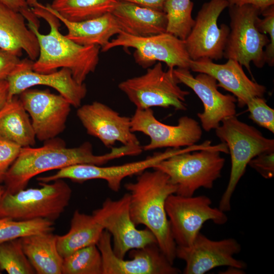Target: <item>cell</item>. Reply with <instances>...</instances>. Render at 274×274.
<instances>
[{
	"label": "cell",
	"instance_id": "1",
	"mask_svg": "<svg viewBox=\"0 0 274 274\" xmlns=\"http://www.w3.org/2000/svg\"><path fill=\"white\" fill-rule=\"evenodd\" d=\"M21 14L27 20L28 28L36 35L39 45V54L33 62V70L50 73L58 68H66L78 83L83 84L96 68L100 47L80 45L62 35L59 30L60 21L39 3Z\"/></svg>",
	"mask_w": 274,
	"mask_h": 274
},
{
	"label": "cell",
	"instance_id": "2",
	"mask_svg": "<svg viewBox=\"0 0 274 274\" xmlns=\"http://www.w3.org/2000/svg\"><path fill=\"white\" fill-rule=\"evenodd\" d=\"M135 153L134 146L122 145L97 155L88 142L77 147L67 148L62 140L56 137L45 141L40 147L21 148L5 176V192L12 194L25 189L33 177L45 172L79 164L102 165L114 159L134 156Z\"/></svg>",
	"mask_w": 274,
	"mask_h": 274
},
{
	"label": "cell",
	"instance_id": "3",
	"mask_svg": "<svg viewBox=\"0 0 274 274\" xmlns=\"http://www.w3.org/2000/svg\"><path fill=\"white\" fill-rule=\"evenodd\" d=\"M130 196L129 212L136 225H144L154 235L161 252L174 264L177 245L172 236L165 211L168 197L177 188L163 172L145 170L134 182L124 185Z\"/></svg>",
	"mask_w": 274,
	"mask_h": 274
},
{
	"label": "cell",
	"instance_id": "4",
	"mask_svg": "<svg viewBox=\"0 0 274 274\" xmlns=\"http://www.w3.org/2000/svg\"><path fill=\"white\" fill-rule=\"evenodd\" d=\"M221 153H228L225 143L174 154L152 168L168 176L177 188L175 194L191 196L200 188H212L215 181L220 178L225 161Z\"/></svg>",
	"mask_w": 274,
	"mask_h": 274
},
{
	"label": "cell",
	"instance_id": "5",
	"mask_svg": "<svg viewBox=\"0 0 274 274\" xmlns=\"http://www.w3.org/2000/svg\"><path fill=\"white\" fill-rule=\"evenodd\" d=\"M215 132L220 141L226 144L231 158L228 183L218 207L226 212L231 209L233 193L249 162L262 153L273 151L274 140L265 138L254 126L240 121L235 115L222 120Z\"/></svg>",
	"mask_w": 274,
	"mask_h": 274
},
{
	"label": "cell",
	"instance_id": "6",
	"mask_svg": "<svg viewBox=\"0 0 274 274\" xmlns=\"http://www.w3.org/2000/svg\"><path fill=\"white\" fill-rule=\"evenodd\" d=\"M38 188L4 192L0 200V218L25 221L43 219L54 222L68 206L72 196L70 186L58 179L51 183L39 182Z\"/></svg>",
	"mask_w": 274,
	"mask_h": 274
},
{
	"label": "cell",
	"instance_id": "7",
	"mask_svg": "<svg viewBox=\"0 0 274 274\" xmlns=\"http://www.w3.org/2000/svg\"><path fill=\"white\" fill-rule=\"evenodd\" d=\"M179 83L174 69L165 71L158 62L144 74L123 81L118 87L136 109L173 107L183 111L187 110L186 96L190 92L182 89Z\"/></svg>",
	"mask_w": 274,
	"mask_h": 274
},
{
	"label": "cell",
	"instance_id": "8",
	"mask_svg": "<svg viewBox=\"0 0 274 274\" xmlns=\"http://www.w3.org/2000/svg\"><path fill=\"white\" fill-rule=\"evenodd\" d=\"M228 8L230 31L223 57L236 60L251 75V62L258 68L265 65L264 48L270 42L266 34L260 32L256 26L261 12L250 5Z\"/></svg>",
	"mask_w": 274,
	"mask_h": 274
},
{
	"label": "cell",
	"instance_id": "9",
	"mask_svg": "<svg viewBox=\"0 0 274 274\" xmlns=\"http://www.w3.org/2000/svg\"><path fill=\"white\" fill-rule=\"evenodd\" d=\"M211 204L212 200L205 195L184 196L174 193L168 197L165 211L177 246H191L207 221L218 225L227 222L225 212Z\"/></svg>",
	"mask_w": 274,
	"mask_h": 274
},
{
	"label": "cell",
	"instance_id": "10",
	"mask_svg": "<svg viewBox=\"0 0 274 274\" xmlns=\"http://www.w3.org/2000/svg\"><path fill=\"white\" fill-rule=\"evenodd\" d=\"M117 47L133 48L135 62L143 68L152 66L156 61L165 63L168 68L190 70L191 58L184 41L166 32L147 37L134 36L121 31L110 40L102 52Z\"/></svg>",
	"mask_w": 274,
	"mask_h": 274
},
{
	"label": "cell",
	"instance_id": "11",
	"mask_svg": "<svg viewBox=\"0 0 274 274\" xmlns=\"http://www.w3.org/2000/svg\"><path fill=\"white\" fill-rule=\"evenodd\" d=\"M129 199V193L115 200L108 198L92 214L96 221L110 234L113 252L120 258H124L131 250L157 243L155 237L148 228L138 229L136 227L130 214Z\"/></svg>",
	"mask_w": 274,
	"mask_h": 274
},
{
	"label": "cell",
	"instance_id": "12",
	"mask_svg": "<svg viewBox=\"0 0 274 274\" xmlns=\"http://www.w3.org/2000/svg\"><path fill=\"white\" fill-rule=\"evenodd\" d=\"M227 0H210L198 12L194 24L184 41L191 60L209 58L218 60L223 57L230 28L217 21L221 13L228 8Z\"/></svg>",
	"mask_w": 274,
	"mask_h": 274
},
{
	"label": "cell",
	"instance_id": "13",
	"mask_svg": "<svg viewBox=\"0 0 274 274\" xmlns=\"http://www.w3.org/2000/svg\"><path fill=\"white\" fill-rule=\"evenodd\" d=\"M131 130L150 138L145 151L159 148H180L195 145L201 139L202 131L197 121L187 116L178 120L176 125L164 124L158 120L151 108L136 109L131 118Z\"/></svg>",
	"mask_w": 274,
	"mask_h": 274
},
{
	"label": "cell",
	"instance_id": "14",
	"mask_svg": "<svg viewBox=\"0 0 274 274\" xmlns=\"http://www.w3.org/2000/svg\"><path fill=\"white\" fill-rule=\"evenodd\" d=\"M96 246L102 260V274H177L180 270L174 267L157 243L129 251V259L117 257L114 253L111 236L106 230L102 232Z\"/></svg>",
	"mask_w": 274,
	"mask_h": 274
},
{
	"label": "cell",
	"instance_id": "15",
	"mask_svg": "<svg viewBox=\"0 0 274 274\" xmlns=\"http://www.w3.org/2000/svg\"><path fill=\"white\" fill-rule=\"evenodd\" d=\"M185 150V148H169L164 152L156 153L144 160L120 165L101 166L90 164L71 165L58 169L52 175L38 177L37 180L39 182L49 183L58 179H68L81 183L90 180L101 179L107 182L111 190L118 192L124 178L152 168L164 159Z\"/></svg>",
	"mask_w": 274,
	"mask_h": 274
},
{
	"label": "cell",
	"instance_id": "16",
	"mask_svg": "<svg viewBox=\"0 0 274 274\" xmlns=\"http://www.w3.org/2000/svg\"><path fill=\"white\" fill-rule=\"evenodd\" d=\"M241 249L234 238L214 241L199 232L191 246H177L176 254L185 262L183 273L204 274L222 266L245 268L246 263L234 257Z\"/></svg>",
	"mask_w": 274,
	"mask_h": 274
},
{
	"label": "cell",
	"instance_id": "17",
	"mask_svg": "<svg viewBox=\"0 0 274 274\" xmlns=\"http://www.w3.org/2000/svg\"><path fill=\"white\" fill-rule=\"evenodd\" d=\"M19 95V99L31 117L38 140L45 142L64 131L72 106L65 98L49 90L29 88Z\"/></svg>",
	"mask_w": 274,
	"mask_h": 274
},
{
	"label": "cell",
	"instance_id": "18",
	"mask_svg": "<svg viewBox=\"0 0 274 274\" xmlns=\"http://www.w3.org/2000/svg\"><path fill=\"white\" fill-rule=\"evenodd\" d=\"M33 61L24 59L18 63L8 77V100L24 90L36 85H45L57 90L75 107L81 106L87 94L86 85L78 83L66 68L50 73H41L33 70Z\"/></svg>",
	"mask_w": 274,
	"mask_h": 274
},
{
	"label": "cell",
	"instance_id": "19",
	"mask_svg": "<svg viewBox=\"0 0 274 274\" xmlns=\"http://www.w3.org/2000/svg\"><path fill=\"white\" fill-rule=\"evenodd\" d=\"M174 73L180 83L190 88L201 100L203 111L197 115L204 130L215 129L224 118L236 115V97L221 93L212 76L199 73L194 77L190 70L181 68H174Z\"/></svg>",
	"mask_w": 274,
	"mask_h": 274
},
{
	"label": "cell",
	"instance_id": "20",
	"mask_svg": "<svg viewBox=\"0 0 274 274\" xmlns=\"http://www.w3.org/2000/svg\"><path fill=\"white\" fill-rule=\"evenodd\" d=\"M77 115L87 133L98 139L107 147L116 142L123 146L140 145L131 130V118L121 116L102 102L95 101L80 106Z\"/></svg>",
	"mask_w": 274,
	"mask_h": 274
},
{
	"label": "cell",
	"instance_id": "21",
	"mask_svg": "<svg viewBox=\"0 0 274 274\" xmlns=\"http://www.w3.org/2000/svg\"><path fill=\"white\" fill-rule=\"evenodd\" d=\"M237 61L228 59L223 64H217L209 58L191 60L190 70L212 76L219 83L218 87L231 92L238 107H243L253 97H263L266 87L250 79Z\"/></svg>",
	"mask_w": 274,
	"mask_h": 274
},
{
	"label": "cell",
	"instance_id": "22",
	"mask_svg": "<svg viewBox=\"0 0 274 274\" xmlns=\"http://www.w3.org/2000/svg\"><path fill=\"white\" fill-rule=\"evenodd\" d=\"M25 17L19 11L0 0V49L21 56L24 51L29 59H37L39 45L33 32L26 26Z\"/></svg>",
	"mask_w": 274,
	"mask_h": 274
},
{
	"label": "cell",
	"instance_id": "23",
	"mask_svg": "<svg viewBox=\"0 0 274 274\" xmlns=\"http://www.w3.org/2000/svg\"><path fill=\"white\" fill-rule=\"evenodd\" d=\"M112 13L121 31L129 35L147 37L166 32L163 11L118 1Z\"/></svg>",
	"mask_w": 274,
	"mask_h": 274
},
{
	"label": "cell",
	"instance_id": "24",
	"mask_svg": "<svg viewBox=\"0 0 274 274\" xmlns=\"http://www.w3.org/2000/svg\"><path fill=\"white\" fill-rule=\"evenodd\" d=\"M46 8L62 22L67 29L65 35L76 43L82 46L107 45L110 39L121 32V29L112 13L79 22L68 21L53 11L49 5Z\"/></svg>",
	"mask_w": 274,
	"mask_h": 274
},
{
	"label": "cell",
	"instance_id": "25",
	"mask_svg": "<svg viewBox=\"0 0 274 274\" xmlns=\"http://www.w3.org/2000/svg\"><path fill=\"white\" fill-rule=\"evenodd\" d=\"M57 235L44 232L20 238L23 251L38 274H62L63 258L57 248Z\"/></svg>",
	"mask_w": 274,
	"mask_h": 274
},
{
	"label": "cell",
	"instance_id": "26",
	"mask_svg": "<svg viewBox=\"0 0 274 274\" xmlns=\"http://www.w3.org/2000/svg\"><path fill=\"white\" fill-rule=\"evenodd\" d=\"M0 138L22 148L32 147L36 144V137L29 115L17 95L8 100L0 110Z\"/></svg>",
	"mask_w": 274,
	"mask_h": 274
},
{
	"label": "cell",
	"instance_id": "27",
	"mask_svg": "<svg viewBox=\"0 0 274 274\" xmlns=\"http://www.w3.org/2000/svg\"><path fill=\"white\" fill-rule=\"evenodd\" d=\"M104 230L92 215L76 210L68 232L56 236L58 252L63 258L81 248L96 244Z\"/></svg>",
	"mask_w": 274,
	"mask_h": 274
},
{
	"label": "cell",
	"instance_id": "28",
	"mask_svg": "<svg viewBox=\"0 0 274 274\" xmlns=\"http://www.w3.org/2000/svg\"><path fill=\"white\" fill-rule=\"evenodd\" d=\"M117 0H54L51 9L62 18L79 22L112 13Z\"/></svg>",
	"mask_w": 274,
	"mask_h": 274
},
{
	"label": "cell",
	"instance_id": "29",
	"mask_svg": "<svg viewBox=\"0 0 274 274\" xmlns=\"http://www.w3.org/2000/svg\"><path fill=\"white\" fill-rule=\"evenodd\" d=\"M191 0H166L163 9L167 23L166 32L185 41L195 23Z\"/></svg>",
	"mask_w": 274,
	"mask_h": 274
},
{
	"label": "cell",
	"instance_id": "30",
	"mask_svg": "<svg viewBox=\"0 0 274 274\" xmlns=\"http://www.w3.org/2000/svg\"><path fill=\"white\" fill-rule=\"evenodd\" d=\"M62 274H102V260L96 244L81 248L63 258Z\"/></svg>",
	"mask_w": 274,
	"mask_h": 274
},
{
	"label": "cell",
	"instance_id": "31",
	"mask_svg": "<svg viewBox=\"0 0 274 274\" xmlns=\"http://www.w3.org/2000/svg\"><path fill=\"white\" fill-rule=\"evenodd\" d=\"M54 224L53 221L43 219L20 221L0 218V243L33 234L52 232Z\"/></svg>",
	"mask_w": 274,
	"mask_h": 274
},
{
	"label": "cell",
	"instance_id": "32",
	"mask_svg": "<svg viewBox=\"0 0 274 274\" xmlns=\"http://www.w3.org/2000/svg\"><path fill=\"white\" fill-rule=\"evenodd\" d=\"M0 269L9 274L36 273L23 251L20 238L0 243Z\"/></svg>",
	"mask_w": 274,
	"mask_h": 274
},
{
	"label": "cell",
	"instance_id": "33",
	"mask_svg": "<svg viewBox=\"0 0 274 274\" xmlns=\"http://www.w3.org/2000/svg\"><path fill=\"white\" fill-rule=\"evenodd\" d=\"M249 118L259 126L274 133V110L266 104L263 97L252 98L246 105Z\"/></svg>",
	"mask_w": 274,
	"mask_h": 274
},
{
	"label": "cell",
	"instance_id": "34",
	"mask_svg": "<svg viewBox=\"0 0 274 274\" xmlns=\"http://www.w3.org/2000/svg\"><path fill=\"white\" fill-rule=\"evenodd\" d=\"M263 18L259 17L256 21L259 31L262 33H267L269 36V43L265 47L264 58L265 63L270 66L274 64V5L261 12Z\"/></svg>",
	"mask_w": 274,
	"mask_h": 274
},
{
	"label": "cell",
	"instance_id": "35",
	"mask_svg": "<svg viewBox=\"0 0 274 274\" xmlns=\"http://www.w3.org/2000/svg\"><path fill=\"white\" fill-rule=\"evenodd\" d=\"M22 147L7 140L0 138V184L10 167L17 159Z\"/></svg>",
	"mask_w": 274,
	"mask_h": 274
},
{
	"label": "cell",
	"instance_id": "36",
	"mask_svg": "<svg viewBox=\"0 0 274 274\" xmlns=\"http://www.w3.org/2000/svg\"><path fill=\"white\" fill-rule=\"evenodd\" d=\"M248 165L266 179L274 176V151L262 153L252 159Z\"/></svg>",
	"mask_w": 274,
	"mask_h": 274
},
{
	"label": "cell",
	"instance_id": "37",
	"mask_svg": "<svg viewBox=\"0 0 274 274\" xmlns=\"http://www.w3.org/2000/svg\"><path fill=\"white\" fill-rule=\"evenodd\" d=\"M20 60L16 53L0 49V81L7 80Z\"/></svg>",
	"mask_w": 274,
	"mask_h": 274
},
{
	"label": "cell",
	"instance_id": "38",
	"mask_svg": "<svg viewBox=\"0 0 274 274\" xmlns=\"http://www.w3.org/2000/svg\"><path fill=\"white\" fill-rule=\"evenodd\" d=\"M229 6L250 5L258 8L261 12L274 5V0H227Z\"/></svg>",
	"mask_w": 274,
	"mask_h": 274
},
{
	"label": "cell",
	"instance_id": "39",
	"mask_svg": "<svg viewBox=\"0 0 274 274\" xmlns=\"http://www.w3.org/2000/svg\"><path fill=\"white\" fill-rule=\"evenodd\" d=\"M119 2H127L141 6L163 11L166 0H117Z\"/></svg>",
	"mask_w": 274,
	"mask_h": 274
},
{
	"label": "cell",
	"instance_id": "40",
	"mask_svg": "<svg viewBox=\"0 0 274 274\" xmlns=\"http://www.w3.org/2000/svg\"><path fill=\"white\" fill-rule=\"evenodd\" d=\"M12 9L21 12L29 8L26 0H1Z\"/></svg>",
	"mask_w": 274,
	"mask_h": 274
},
{
	"label": "cell",
	"instance_id": "41",
	"mask_svg": "<svg viewBox=\"0 0 274 274\" xmlns=\"http://www.w3.org/2000/svg\"><path fill=\"white\" fill-rule=\"evenodd\" d=\"M9 83L7 80L0 81V110L8 101Z\"/></svg>",
	"mask_w": 274,
	"mask_h": 274
},
{
	"label": "cell",
	"instance_id": "42",
	"mask_svg": "<svg viewBox=\"0 0 274 274\" xmlns=\"http://www.w3.org/2000/svg\"><path fill=\"white\" fill-rule=\"evenodd\" d=\"M38 0H26V2L28 5V6H30L32 7L35 5H36L37 3H38Z\"/></svg>",
	"mask_w": 274,
	"mask_h": 274
},
{
	"label": "cell",
	"instance_id": "43",
	"mask_svg": "<svg viewBox=\"0 0 274 274\" xmlns=\"http://www.w3.org/2000/svg\"><path fill=\"white\" fill-rule=\"evenodd\" d=\"M5 191V187L4 185L2 186L0 185V200Z\"/></svg>",
	"mask_w": 274,
	"mask_h": 274
},
{
	"label": "cell",
	"instance_id": "44",
	"mask_svg": "<svg viewBox=\"0 0 274 274\" xmlns=\"http://www.w3.org/2000/svg\"><path fill=\"white\" fill-rule=\"evenodd\" d=\"M1 271H2V270H1V269H0V273H2V272H1Z\"/></svg>",
	"mask_w": 274,
	"mask_h": 274
}]
</instances>
